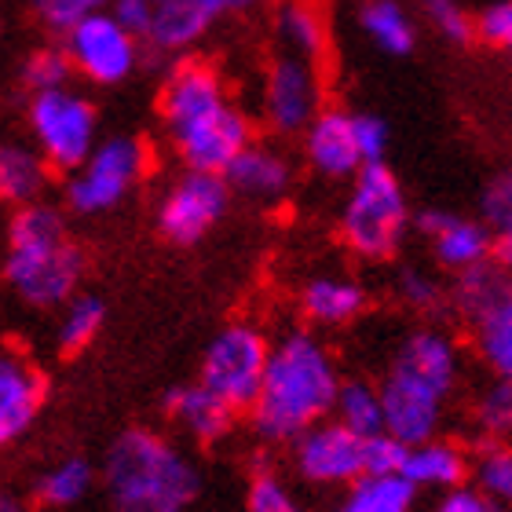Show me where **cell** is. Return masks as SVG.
I'll return each mask as SVG.
<instances>
[{
	"mask_svg": "<svg viewBox=\"0 0 512 512\" xmlns=\"http://www.w3.org/2000/svg\"><path fill=\"white\" fill-rule=\"evenodd\" d=\"M341 374L315 333L293 330L271 344L267 374L256 403L249 406L256 436L267 443H297L311 425L333 414Z\"/></svg>",
	"mask_w": 512,
	"mask_h": 512,
	"instance_id": "obj_1",
	"label": "cell"
},
{
	"mask_svg": "<svg viewBox=\"0 0 512 512\" xmlns=\"http://www.w3.org/2000/svg\"><path fill=\"white\" fill-rule=\"evenodd\" d=\"M333 417L348 425L359 436H377L384 432V399L381 388L370 381H341L337 403H333Z\"/></svg>",
	"mask_w": 512,
	"mask_h": 512,
	"instance_id": "obj_29",
	"label": "cell"
},
{
	"mask_svg": "<svg viewBox=\"0 0 512 512\" xmlns=\"http://www.w3.org/2000/svg\"><path fill=\"white\" fill-rule=\"evenodd\" d=\"M494 260H502L512 271V216L494 227Z\"/></svg>",
	"mask_w": 512,
	"mask_h": 512,
	"instance_id": "obj_45",
	"label": "cell"
},
{
	"mask_svg": "<svg viewBox=\"0 0 512 512\" xmlns=\"http://www.w3.org/2000/svg\"><path fill=\"white\" fill-rule=\"evenodd\" d=\"M169 139H172V150L180 154L183 169L227 172V165L256 139V125L246 110L231 99L220 110L205 114L202 121L172 132Z\"/></svg>",
	"mask_w": 512,
	"mask_h": 512,
	"instance_id": "obj_13",
	"label": "cell"
},
{
	"mask_svg": "<svg viewBox=\"0 0 512 512\" xmlns=\"http://www.w3.org/2000/svg\"><path fill=\"white\" fill-rule=\"evenodd\" d=\"M363 461H366V476H403L406 443L403 439H395L392 432L366 436Z\"/></svg>",
	"mask_w": 512,
	"mask_h": 512,
	"instance_id": "obj_37",
	"label": "cell"
},
{
	"mask_svg": "<svg viewBox=\"0 0 512 512\" xmlns=\"http://www.w3.org/2000/svg\"><path fill=\"white\" fill-rule=\"evenodd\" d=\"M480 213L491 227H498L502 220H509V216H512V165L498 172V176L483 187Z\"/></svg>",
	"mask_w": 512,
	"mask_h": 512,
	"instance_id": "obj_41",
	"label": "cell"
},
{
	"mask_svg": "<svg viewBox=\"0 0 512 512\" xmlns=\"http://www.w3.org/2000/svg\"><path fill=\"white\" fill-rule=\"evenodd\" d=\"M326 107L319 63L278 52L260 81V121L275 139H300V132Z\"/></svg>",
	"mask_w": 512,
	"mask_h": 512,
	"instance_id": "obj_8",
	"label": "cell"
},
{
	"mask_svg": "<svg viewBox=\"0 0 512 512\" xmlns=\"http://www.w3.org/2000/svg\"><path fill=\"white\" fill-rule=\"evenodd\" d=\"M267 359H271V341L264 330H256L253 322H231L205 348L202 384L235 410H249L264 384Z\"/></svg>",
	"mask_w": 512,
	"mask_h": 512,
	"instance_id": "obj_9",
	"label": "cell"
},
{
	"mask_svg": "<svg viewBox=\"0 0 512 512\" xmlns=\"http://www.w3.org/2000/svg\"><path fill=\"white\" fill-rule=\"evenodd\" d=\"M395 293H399V300H403L406 308H414V311H436L439 304L447 300L443 286H439L428 271H421V267H406V271H399V278H395Z\"/></svg>",
	"mask_w": 512,
	"mask_h": 512,
	"instance_id": "obj_36",
	"label": "cell"
},
{
	"mask_svg": "<svg viewBox=\"0 0 512 512\" xmlns=\"http://www.w3.org/2000/svg\"><path fill=\"white\" fill-rule=\"evenodd\" d=\"M52 165L30 139H0V205L41 202L52 180Z\"/></svg>",
	"mask_w": 512,
	"mask_h": 512,
	"instance_id": "obj_21",
	"label": "cell"
},
{
	"mask_svg": "<svg viewBox=\"0 0 512 512\" xmlns=\"http://www.w3.org/2000/svg\"><path fill=\"white\" fill-rule=\"evenodd\" d=\"M509 289H512L509 267L491 256V260H483V264H472V267H465V271H458L447 300L461 319L469 322V326H476Z\"/></svg>",
	"mask_w": 512,
	"mask_h": 512,
	"instance_id": "obj_25",
	"label": "cell"
},
{
	"mask_svg": "<svg viewBox=\"0 0 512 512\" xmlns=\"http://www.w3.org/2000/svg\"><path fill=\"white\" fill-rule=\"evenodd\" d=\"M107 11L128 33H136L139 41L147 44L150 22H154V0H110Z\"/></svg>",
	"mask_w": 512,
	"mask_h": 512,
	"instance_id": "obj_44",
	"label": "cell"
},
{
	"mask_svg": "<svg viewBox=\"0 0 512 512\" xmlns=\"http://www.w3.org/2000/svg\"><path fill=\"white\" fill-rule=\"evenodd\" d=\"M48 395L44 374L15 348L0 344V447H8L37 421Z\"/></svg>",
	"mask_w": 512,
	"mask_h": 512,
	"instance_id": "obj_17",
	"label": "cell"
},
{
	"mask_svg": "<svg viewBox=\"0 0 512 512\" xmlns=\"http://www.w3.org/2000/svg\"><path fill=\"white\" fill-rule=\"evenodd\" d=\"M158 512H183V509H158Z\"/></svg>",
	"mask_w": 512,
	"mask_h": 512,
	"instance_id": "obj_48",
	"label": "cell"
},
{
	"mask_svg": "<svg viewBox=\"0 0 512 512\" xmlns=\"http://www.w3.org/2000/svg\"><path fill=\"white\" fill-rule=\"evenodd\" d=\"M227 15H231V0H154L147 48L180 59L194 52Z\"/></svg>",
	"mask_w": 512,
	"mask_h": 512,
	"instance_id": "obj_16",
	"label": "cell"
},
{
	"mask_svg": "<svg viewBox=\"0 0 512 512\" xmlns=\"http://www.w3.org/2000/svg\"><path fill=\"white\" fill-rule=\"evenodd\" d=\"M363 447L366 439L359 432L341 425L337 417H322L297 439V469L319 487H352L359 476H366Z\"/></svg>",
	"mask_w": 512,
	"mask_h": 512,
	"instance_id": "obj_14",
	"label": "cell"
},
{
	"mask_svg": "<svg viewBox=\"0 0 512 512\" xmlns=\"http://www.w3.org/2000/svg\"><path fill=\"white\" fill-rule=\"evenodd\" d=\"M472 421L487 439H509L512 436V381L494 377L472 403Z\"/></svg>",
	"mask_w": 512,
	"mask_h": 512,
	"instance_id": "obj_34",
	"label": "cell"
},
{
	"mask_svg": "<svg viewBox=\"0 0 512 512\" xmlns=\"http://www.w3.org/2000/svg\"><path fill=\"white\" fill-rule=\"evenodd\" d=\"M0 512H26V502H22L19 494L0 491Z\"/></svg>",
	"mask_w": 512,
	"mask_h": 512,
	"instance_id": "obj_46",
	"label": "cell"
},
{
	"mask_svg": "<svg viewBox=\"0 0 512 512\" xmlns=\"http://www.w3.org/2000/svg\"><path fill=\"white\" fill-rule=\"evenodd\" d=\"M300 150L308 169L322 180H352L366 165L355 139V114L344 107H322L319 118L300 132Z\"/></svg>",
	"mask_w": 512,
	"mask_h": 512,
	"instance_id": "obj_15",
	"label": "cell"
},
{
	"mask_svg": "<svg viewBox=\"0 0 512 512\" xmlns=\"http://www.w3.org/2000/svg\"><path fill=\"white\" fill-rule=\"evenodd\" d=\"M249 512H300L297 498L275 472H256L246 494Z\"/></svg>",
	"mask_w": 512,
	"mask_h": 512,
	"instance_id": "obj_38",
	"label": "cell"
},
{
	"mask_svg": "<svg viewBox=\"0 0 512 512\" xmlns=\"http://www.w3.org/2000/svg\"><path fill=\"white\" fill-rule=\"evenodd\" d=\"M150 172V147L139 136H107L99 139L74 172H66L63 198L70 213L103 216L118 209Z\"/></svg>",
	"mask_w": 512,
	"mask_h": 512,
	"instance_id": "obj_6",
	"label": "cell"
},
{
	"mask_svg": "<svg viewBox=\"0 0 512 512\" xmlns=\"http://www.w3.org/2000/svg\"><path fill=\"white\" fill-rule=\"evenodd\" d=\"M417 231L432 242V253L447 271H465L472 264H483L494 256V231L487 220H469L443 209H425L417 216Z\"/></svg>",
	"mask_w": 512,
	"mask_h": 512,
	"instance_id": "obj_18",
	"label": "cell"
},
{
	"mask_svg": "<svg viewBox=\"0 0 512 512\" xmlns=\"http://www.w3.org/2000/svg\"><path fill=\"white\" fill-rule=\"evenodd\" d=\"M107 322V304L92 293H74L63 304V319H59V348L66 355L85 352L88 344L96 341L99 330Z\"/></svg>",
	"mask_w": 512,
	"mask_h": 512,
	"instance_id": "obj_30",
	"label": "cell"
},
{
	"mask_svg": "<svg viewBox=\"0 0 512 512\" xmlns=\"http://www.w3.org/2000/svg\"><path fill=\"white\" fill-rule=\"evenodd\" d=\"M30 4L44 30L52 33V37H66V33L77 30L85 19L107 11L110 0H30Z\"/></svg>",
	"mask_w": 512,
	"mask_h": 512,
	"instance_id": "obj_35",
	"label": "cell"
},
{
	"mask_svg": "<svg viewBox=\"0 0 512 512\" xmlns=\"http://www.w3.org/2000/svg\"><path fill=\"white\" fill-rule=\"evenodd\" d=\"M26 132L55 172H74L99 143L96 103L74 85L33 92L26 103Z\"/></svg>",
	"mask_w": 512,
	"mask_h": 512,
	"instance_id": "obj_7",
	"label": "cell"
},
{
	"mask_svg": "<svg viewBox=\"0 0 512 512\" xmlns=\"http://www.w3.org/2000/svg\"><path fill=\"white\" fill-rule=\"evenodd\" d=\"M461 355L458 344L443 330H414L399 344L388 377L381 384L384 432L395 439L421 443L432 439L443 425L450 392L458 388Z\"/></svg>",
	"mask_w": 512,
	"mask_h": 512,
	"instance_id": "obj_2",
	"label": "cell"
},
{
	"mask_svg": "<svg viewBox=\"0 0 512 512\" xmlns=\"http://www.w3.org/2000/svg\"><path fill=\"white\" fill-rule=\"evenodd\" d=\"M436 512H509L505 505H498L487 491H480V487H465V483H458V487H450L443 498H439Z\"/></svg>",
	"mask_w": 512,
	"mask_h": 512,
	"instance_id": "obj_43",
	"label": "cell"
},
{
	"mask_svg": "<svg viewBox=\"0 0 512 512\" xmlns=\"http://www.w3.org/2000/svg\"><path fill=\"white\" fill-rule=\"evenodd\" d=\"M275 30L278 52L300 55L311 63H322V55L330 52V26L315 0H275Z\"/></svg>",
	"mask_w": 512,
	"mask_h": 512,
	"instance_id": "obj_22",
	"label": "cell"
},
{
	"mask_svg": "<svg viewBox=\"0 0 512 512\" xmlns=\"http://www.w3.org/2000/svg\"><path fill=\"white\" fill-rule=\"evenodd\" d=\"M74 63L66 55L63 44H52V48H37V52L26 55L22 63V85L26 92H52V88L74 85Z\"/></svg>",
	"mask_w": 512,
	"mask_h": 512,
	"instance_id": "obj_33",
	"label": "cell"
},
{
	"mask_svg": "<svg viewBox=\"0 0 512 512\" xmlns=\"http://www.w3.org/2000/svg\"><path fill=\"white\" fill-rule=\"evenodd\" d=\"M85 275V253L74 246L63 213L48 202L19 205L8 224L4 278L33 308H63Z\"/></svg>",
	"mask_w": 512,
	"mask_h": 512,
	"instance_id": "obj_3",
	"label": "cell"
},
{
	"mask_svg": "<svg viewBox=\"0 0 512 512\" xmlns=\"http://www.w3.org/2000/svg\"><path fill=\"white\" fill-rule=\"evenodd\" d=\"M165 414L176 421L180 428H187L198 443H220V439L231 432L235 425V406L224 403L213 388L198 384H183V388H172L165 395Z\"/></svg>",
	"mask_w": 512,
	"mask_h": 512,
	"instance_id": "obj_20",
	"label": "cell"
},
{
	"mask_svg": "<svg viewBox=\"0 0 512 512\" xmlns=\"http://www.w3.org/2000/svg\"><path fill=\"white\" fill-rule=\"evenodd\" d=\"M476 37L498 48V52L512 55V0H491L476 15Z\"/></svg>",
	"mask_w": 512,
	"mask_h": 512,
	"instance_id": "obj_40",
	"label": "cell"
},
{
	"mask_svg": "<svg viewBox=\"0 0 512 512\" xmlns=\"http://www.w3.org/2000/svg\"><path fill=\"white\" fill-rule=\"evenodd\" d=\"M41 502L52 505V509H70L92 491V465L85 458H66L59 461L55 469L44 472L41 480Z\"/></svg>",
	"mask_w": 512,
	"mask_h": 512,
	"instance_id": "obj_31",
	"label": "cell"
},
{
	"mask_svg": "<svg viewBox=\"0 0 512 512\" xmlns=\"http://www.w3.org/2000/svg\"><path fill=\"white\" fill-rule=\"evenodd\" d=\"M256 4H264V0H231V11H249Z\"/></svg>",
	"mask_w": 512,
	"mask_h": 512,
	"instance_id": "obj_47",
	"label": "cell"
},
{
	"mask_svg": "<svg viewBox=\"0 0 512 512\" xmlns=\"http://www.w3.org/2000/svg\"><path fill=\"white\" fill-rule=\"evenodd\" d=\"M224 103H231L227 77L220 74V66H213L209 59H198V55H180L169 66L158 92V114L169 136L194 125V121H202L205 114L220 110Z\"/></svg>",
	"mask_w": 512,
	"mask_h": 512,
	"instance_id": "obj_12",
	"label": "cell"
},
{
	"mask_svg": "<svg viewBox=\"0 0 512 512\" xmlns=\"http://www.w3.org/2000/svg\"><path fill=\"white\" fill-rule=\"evenodd\" d=\"M410 205L399 176L384 161L363 165L341 209V242L363 260H388L403 246Z\"/></svg>",
	"mask_w": 512,
	"mask_h": 512,
	"instance_id": "obj_5",
	"label": "cell"
},
{
	"mask_svg": "<svg viewBox=\"0 0 512 512\" xmlns=\"http://www.w3.org/2000/svg\"><path fill=\"white\" fill-rule=\"evenodd\" d=\"M355 139H359L363 161L366 165H374V161H384V154H388V139H392V132H388L384 118H377V114H355Z\"/></svg>",
	"mask_w": 512,
	"mask_h": 512,
	"instance_id": "obj_42",
	"label": "cell"
},
{
	"mask_svg": "<svg viewBox=\"0 0 512 512\" xmlns=\"http://www.w3.org/2000/svg\"><path fill=\"white\" fill-rule=\"evenodd\" d=\"M417 487L406 476H359L337 512H410Z\"/></svg>",
	"mask_w": 512,
	"mask_h": 512,
	"instance_id": "obj_28",
	"label": "cell"
},
{
	"mask_svg": "<svg viewBox=\"0 0 512 512\" xmlns=\"http://www.w3.org/2000/svg\"><path fill=\"white\" fill-rule=\"evenodd\" d=\"M63 48L74 63V74L99 88L125 85L143 59V41L136 33H128L110 11H99V15L81 22L77 30L66 33Z\"/></svg>",
	"mask_w": 512,
	"mask_h": 512,
	"instance_id": "obj_11",
	"label": "cell"
},
{
	"mask_svg": "<svg viewBox=\"0 0 512 512\" xmlns=\"http://www.w3.org/2000/svg\"><path fill=\"white\" fill-rule=\"evenodd\" d=\"M359 26H363L366 41L384 55H406L414 52L417 26L410 11L399 0H363L359 8Z\"/></svg>",
	"mask_w": 512,
	"mask_h": 512,
	"instance_id": "obj_26",
	"label": "cell"
},
{
	"mask_svg": "<svg viewBox=\"0 0 512 512\" xmlns=\"http://www.w3.org/2000/svg\"><path fill=\"white\" fill-rule=\"evenodd\" d=\"M300 311L315 326H348L366 311V289L348 275H315L300 289Z\"/></svg>",
	"mask_w": 512,
	"mask_h": 512,
	"instance_id": "obj_23",
	"label": "cell"
},
{
	"mask_svg": "<svg viewBox=\"0 0 512 512\" xmlns=\"http://www.w3.org/2000/svg\"><path fill=\"white\" fill-rule=\"evenodd\" d=\"M425 11L432 15L436 22V30L454 44H465L476 37V19H472L469 11L461 8V0H421Z\"/></svg>",
	"mask_w": 512,
	"mask_h": 512,
	"instance_id": "obj_39",
	"label": "cell"
},
{
	"mask_svg": "<svg viewBox=\"0 0 512 512\" xmlns=\"http://www.w3.org/2000/svg\"><path fill=\"white\" fill-rule=\"evenodd\" d=\"M472 476H476V487L487 491L498 505L512 512V447L502 439H491L487 447L476 454L472 461Z\"/></svg>",
	"mask_w": 512,
	"mask_h": 512,
	"instance_id": "obj_32",
	"label": "cell"
},
{
	"mask_svg": "<svg viewBox=\"0 0 512 512\" xmlns=\"http://www.w3.org/2000/svg\"><path fill=\"white\" fill-rule=\"evenodd\" d=\"M472 333H476V352L487 363V370L512 381V289L472 326Z\"/></svg>",
	"mask_w": 512,
	"mask_h": 512,
	"instance_id": "obj_27",
	"label": "cell"
},
{
	"mask_svg": "<svg viewBox=\"0 0 512 512\" xmlns=\"http://www.w3.org/2000/svg\"><path fill=\"white\" fill-rule=\"evenodd\" d=\"M227 183L231 191L249 198V202L271 205L282 202L293 191V161L264 139H253L231 165H227Z\"/></svg>",
	"mask_w": 512,
	"mask_h": 512,
	"instance_id": "obj_19",
	"label": "cell"
},
{
	"mask_svg": "<svg viewBox=\"0 0 512 512\" xmlns=\"http://www.w3.org/2000/svg\"><path fill=\"white\" fill-rule=\"evenodd\" d=\"M469 458L458 443L450 439H421V443H410L406 447V461H403V476L414 483L417 491L421 487H436V491H450L465 483L469 476Z\"/></svg>",
	"mask_w": 512,
	"mask_h": 512,
	"instance_id": "obj_24",
	"label": "cell"
},
{
	"mask_svg": "<svg viewBox=\"0 0 512 512\" xmlns=\"http://www.w3.org/2000/svg\"><path fill=\"white\" fill-rule=\"evenodd\" d=\"M107 491L118 512H158L187 509L202 491V476L169 439L128 428L114 439L103 465Z\"/></svg>",
	"mask_w": 512,
	"mask_h": 512,
	"instance_id": "obj_4",
	"label": "cell"
},
{
	"mask_svg": "<svg viewBox=\"0 0 512 512\" xmlns=\"http://www.w3.org/2000/svg\"><path fill=\"white\" fill-rule=\"evenodd\" d=\"M231 183L224 172L183 169L158 202V231L172 246H194L231 209Z\"/></svg>",
	"mask_w": 512,
	"mask_h": 512,
	"instance_id": "obj_10",
	"label": "cell"
}]
</instances>
